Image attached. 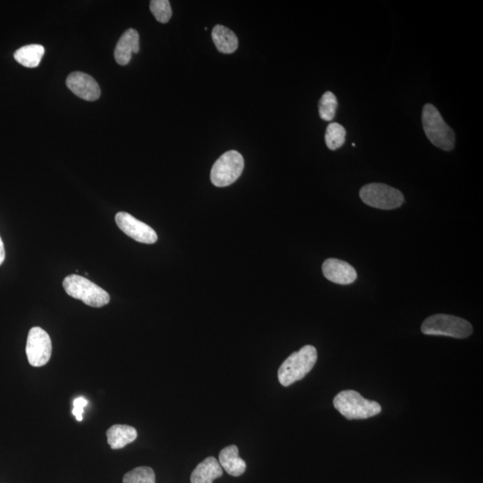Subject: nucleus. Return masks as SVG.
<instances>
[{"label":"nucleus","mask_w":483,"mask_h":483,"mask_svg":"<svg viewBox=\"0 0 483 483\" xmlns=\"http://www.w3.org/2000/svg\"><path fill=\"white\" fill-rule=\"evenodd\" d=\"M317 358V350L313 345H304L300 350L293 353L278 370L280 384L289 387L302 380L313 370Z\"/></svg>","instance_id":"f257e3e1"},{"label":"nucleus","mask_w":483,"mask_h":483,"mask_svg":"<svg viewBox=\"0 0 483 483\" xmlns=\"http://www.w3.org/2000/svg\"><path fill=\"white\" fill-rule=\"evenodd\" d=\"M333 403L335 408L348 420L371 418L381 412L380 403L365 399L354 390L341 391Z\"/></svg>","instance_id":"f03ea898"},{"label":"nucleus","mask_w":483,"mask_h":483,"mask_svg":"<svg viewBox=\"0 0 483 483\" xmlns=\"http://www.w3.org/2000/svg\"><path fill=\"white\" fill-rule=\"evenodd\" d=\"M421 118L424 132L432 145L443 151H452L455 142L454 131L446 123L436 107L432 104H426Z\"/></svg>","instance_id":"7ed1b4c3"},{"label":"nucleus","mask_w":483,"mask_h":483,"mask_svg":"<svg viewBox=\"0 0 483 483\" xmlns=\"http://www.w3.org/2000/svg\"><path fill=\"white\" fill-rule=\"evenodd\" d=\"M63 287L67 295L78 299L89 307L100 308L108 304L110 296L102 287L91 282L86 277L70 275L63 281Z\"/></svg>","instance_id":"20e7f679"},{"label":"nucleus","mask_w":483,"mask_h":483,"mask_svg":"<svg viewBox=\"0 0 483 483\" xmlns=\"http://www.w3.org/2000/svg\"><path fill=\"white\" fill-rule=\"evenodd\" d=\"M421 329L425 335L445 336L455 338H468L473 330L467 320L448 314H435L427 318Z\"/></svg>","instance_id":"39448f33"},{"label":"nucleus","mask_w":483,"mask_h":483,"mask_svg":"<svg viewBox=\"0 0 483 483\" xmlns=\"http://www.w3.org/2000/svg\"><path fill=\"white\" fill-rule=\"evenodd\" d=\"M360 197L366 206L381 210H394L402 206L405 198L401 192L384 183H372L363 186Z\"/></svg>","instance_id":"423d86ee"},{"label":"nucleus","mask_w":483,"mask_h":483,"mask_svg":"<svg viewBox=\"0 0 483 483\" xmlns=\"http://www.w3.org/2000/svg\"><path fill=\"white\" fill-rule=\"evenodd\" d=\"M244 158L237 151H229L223 154L213 165L210 180L218 188H226L237 181L243 173Z\"/></svg>","instance_id":"0eeeda50"},{"label":"nucleus","mask_w":483,"mask_h":483,"mask_svg":"<svg viewBox=\"0 0 483 483\" xmlns=\"http://www.w3.org/2000/svg\"><path fill=\"white\" fill-rule=\"evenodd\" d=\"M51 353V339L48 333L39 327L30 329L26 344V354L30 365L33 367L47 365Z\"/></svg>","instance_id":"6e6552de"},{"label":"nucleus","mask_w":483,"mask_h":483,"mask_svg":"<svg viewBox=\"0 0 483 483\" xmlns=\"http://www.w3.org/2000/svg\"><path fill=\"white\" fill-rule=\"evenodd\" d=\"M116 223L125 235L139 243L152 244L158 240V235L154 229L136 219L129 213L118 212L116 215Z\"/></svg>","instance_id":"1a4fd4ad"},{"label":"nucleus","mask_w":483,"mask_h":483,"mask_svg":"<svg viewBox=\"0 0 483 483\" xmlns=\"http://www.w3.org/2000/svg\"><path fill=\"white\" fill-rule=\"evenodd\" d=\"M69 90L82 100L93 102L100 96V88L91 75L82 72L70 73L66 79Z\"/></svg>","instance_id":"9d476101"},{"label":"nucleus","mask_w":483,"mask_h":483,"mask_svg":"<svg viewBox=\"0 0 483 483\" xmlns=\"http://www.w3.org/2000/svg\"><path fill=\"white\" fill-rule=\"evenodd\" d=\"M324 277L338 285H349L356 280V271L347 262L338 259H328L322 265Z\"/></svg>","instance_id":"9b49d317"},{"label":"nucleus","mask_w":483,"mask_h":483,"mask_svg":"<svg viewBox=\"0 0 483 483\" xmlns=\"http://www.w3.org/2000/svg\"><path fill=\"white\" fill-rule=\"evenodd\" d=\"M140 37L136 30H125L116 47L115 60L118 65L125 66L130 62L132 55L138 53L140 51Z\"/></svg>","instance_id":"f8f14e48"},{"label":"nucleus","mask_w":483,"mask_h":483,"mask_svg":"<svg viewBox=\"0 0 483 483\" xmlns=\"http://www.w3.org/2000/svg\"><path fill=\"white\" fill-rule=\"evenodd\" d=\"M219 463L222 469L232 476H240L246 470V462L239 457V450L235 445L229 446L220 451Z\"/></svg>","instance_id":"ddd939ff"},{"label":"nucleus","mask_w":483,"mask_h":483,"mask_svg":"<svg viewBox=\"0 0 483 483\" xmlns=\"http://www.w3.org/2000/svg\"><path fill=\"white\" fill-rule=\"evenodd\" d=\"M223 475V469L215 457H207L194 470L191 475V483H213Z\"/></svg>","instance_id":"4468645a"},{"label":"nucleus","mask_w":483,"mask_h":483,"mask_svg":"<svg viewBox=\"0 0 483 483\" xmlns=\"http://www.w3.org/2000/svg\"><path fill=\"white\" fill-rule=\"evenodd\" d=\"M107 438L110 448L120 449L136 439L137 432L129 425H113L107 432Z\"/></svg>","instance_id":"2eb2a0df"},{"label":"nucleus","mask_w":483,"mask_h":483,"mask_svg":"<svg viewBox=\"0 0 483 483\" xmlns=\"http://www.w3.org/2000/svg\"><path fill=\"white\" fill-rule=\"evenodd\" d=\"M212 39L219 52L233 53L238 48V39L234 32L223 26H216L212 33Z\"/></svg>","instance_id":"dca6fc26"},{"label":"nucleus","mask_w":483,"mask_h":483,"mask_svg":"<svg viewBox=\"0 0 483 483\" xmlns=\"http://www.w3.org/2000/svg\"><path fill=\"white\" fill-rule=\"evenodd\" d=\"M45 53V48L42 45H27L15 52V60L21 65L35 69L41 63Z\"/></svg>","instance_id":"f3484780"},{"label":"nucleus","mask_w":483,"mask_h":483,"mask_svg":"<svg viewBox=\"0 0 483 483\" xmlns=\"http://www.w3.org/2000/svg\"><path fill=\"white\" fill-rule=\"evenodd\" d=\"M345 129L343 125L338 123H331L327 127L325 142L327 146L331 151H336L341 148L345 142Z\"/></svg>","instance_id":"a211bd4d"},{"label":"nucleus","mask_w":483,"mask_h":483,"mask_svg":"<svg viewBox=\"0 0 483 483\" xmlns=\"http://www.w3.org/2000/svg\"><path fill=\"white\" fill-rule=\"evenodd\" d=\"M338 109L337 97L331 91H327L320 98L319 102V112L320 118L325 121H332L335 118Z\"/></svg>","instance_id":"6ab92c4d"},{"label":"nucleus","mask_w":483,"mask_h":483,"mask_svg":"<svg viewBox=\"0 0 483 483\" xmlns=\"http://www.w3.org/2000/svg\"><path fill=\"white\" fill-rule=\"evenodd\" d=\"M154 471L148 466H140L125 473L123 483H155Z\"/></svg>","instance_id":"aec40b11"},{"label":"nucleus","mask_w":483,"mask_h":483,"mask_svg":"<svg viewBox=\"0 0 483 483\" xmlns=\"http://www.w3.org/2000/svg\"><path fill=\"white\" fill-rule=\"evenodd\" d=\"M149 9L158 22L166 24L172 17V9L170 2L167 0H152L149 4Z\"/></svg>","instance_id":"412c9836"},{"label":"nucleus","mask_w":483,"mask_h":483,"mask_svg":"<svg viewBox=\"0 0 483 483\" xmlns=\"http://www.w3.org/2000/svg\"><path fill=\"white\" fill-rule=\"evenodd\" d=\"M87 400L82 397H78V399H75V401H73V414L75 415L76 420L78 421H81L82 419H84V417H82V414H84V408L87 405Z\"/></svg>","instance_id":"4be33fe9"},{"label":"nucleus","mask_w":483,"mask_h":483,"mask_svg":"<svg viewBox=\"0 0 483 483\" xmlns=\"http://www.w3.org/2000/svg\"><path fill=\"white\" fill-rule=\"evenodd\" d=\"M5 257H6V253H5V248H4V244H3V241L1 239V237H0V265L3 264L5 261Z\"/></svg>","instance_id":"5701e85b"}]
</instances>
